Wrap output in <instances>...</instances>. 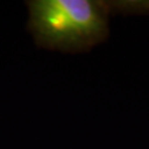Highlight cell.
I'll return each instance as SVG.
<instances>
[{
	"label": "cell",
	"instance_id": "obj_1",
	"mask_svg": "<svg viewBox=\"0 0 149 149\" xmlns=\"http://www.w3.org/2000/svg\"><path fill=\"white\" fill-rule=\"evenodd\" d=\"M29 29L37 46L62 52H83L108 36L113 1L32 0L27 1Z\"/></svg>",
	"mask_w": 149,
	"mask_h": 149
}]
</instances>
